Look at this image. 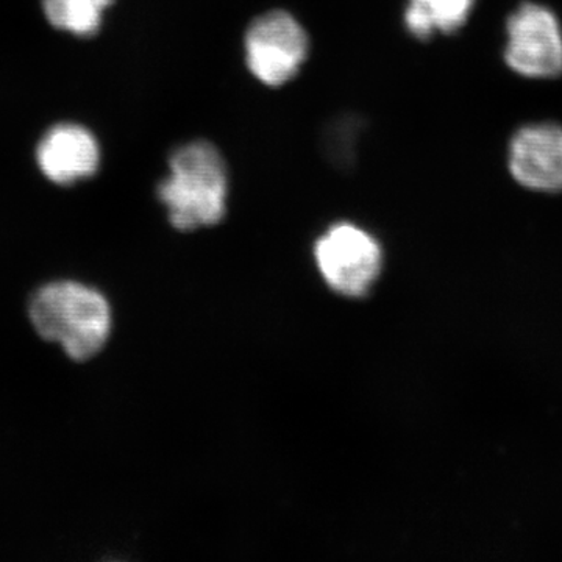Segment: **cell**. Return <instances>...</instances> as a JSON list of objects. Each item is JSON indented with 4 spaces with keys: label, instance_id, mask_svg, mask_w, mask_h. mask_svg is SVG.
Masks as SVG:
<instances>
[{
    "label": "cell",
    "instance_id": "cell-1",
    "mask_svg": "<svg viewBox=\"0 0 562 562\" xmlns=\"http://www.w3.org/2000/svg\"><path fill=\"white\" fill-rule=\"evenodd\" d=\"M27 316L44 341L58 344L72 361L101 353L113 330V308L98 288L72 279L52 280L32 292Z\"/></svg>",
    "mask_w": 562,
    "mask_h": 562
},
{
    "label": "cell",
    "instance_id": "cell-2",
    "mask_svg": "<svg viewBox=\"0 0 562 562\" xmlns=\"http://www.w3.org/2000/svg\"><path fill=\"white\" fill-rule=\"evenodd\" d=\"M227 195V165L209 140H194L173 151L168 179L158 187L169 222L181 232L220 224Z\"/></svg>",
    "mask_w": 562,
    "mask_h": 562
},
{
    "label": "cell",
    "instance_id": "cell-3",
    "mask_svg": "<svg viewBox=\"0 0 562 562\" xmlns=\"http://www.w3.org/2000/svg\"><path fill=\"white\" fill-rule=\"evenodd\" d=\"M247 68L266 87L294 79L310 52V40L290 11L272 10L251 22L244 38Z\"/></svg>",
    "mask_w": 562,
    "mask_h": 562
},
{
    "label": "cell",
    "instance_id": "cell-4",
    "mask_svg": "<svg viewBox=\"0 0 562 562\" xmlns=\"http://www.w3.org/2000/svg\"><path fill=\"white\" fill-rule=\"evenodd\" d=\"M506 66L525 79L550 80L562 76V27L546 5L524 2L506 21Z\"/></svg>",
    "mask_w": 562,
    "mask_h": 562
},
{
    "label": "cell",
    "instance_id": "cell-5",
    "mask_svg": "<svg viewBox=\"0 0 562 562\" xmlns=\"http://www.w3.org/2000/svg\"><path fill=\"white\" fill-rule=\"evenodd\" d=\"M317 268L328 286L346 297L368 294L382 271V247L353 224H336L314 247Z\"/></svg>",
    "mask_w": 562,
    "mask_h": 562
},
{
    "label": "cell",
    "instance_id": "cell-6",
    "mask_svg": "<svg viewBox=\"0 0 562 562\" xmlns=\"http://www.w3.org/2000/svg\"><path fill=\"white\" fill-rule=\"evenodd\" d=\"M509 173L536 192L562 191V127L553 122L524 125L508 147Z\"/></svg>",
    "mask_w": 562,
    "mask_h": 562
},
{
    "label": "cell",
    "instance_id": "cell-7",
    "mask_svg": "<svg viewBox=\"0 0 562 562\" xmlns=\"http://www.w3.org/2000/svg\"><path fill=\"white\" fill-rule=\"evenodd\" d=\"M36 158L47 179L57 184H72L98 171L101 150L87 128L60 124L41 139Z\"/></svg>",
    "mask_w": 562,
    "mask_h": 562
},
{
    "label": "cell",
    "instance_id": "cell-8",
    "mask_svg": "<svg viewBox=\"0 0 562 562\" xmlns=\"http://www.w3.org/2000/svg\"><path fill=\"white\" fill-rule=\"evenodd\" d=\"M476 0H408L405 25L414 38L452 35L464 27Z\"/></svg>",
    "mask_w": 562,
    "mask_h": 562
},
{
    "label": "cell",
    "instance_id": "cell-9",
    "mask_svg": "<svg viewBox=\"0 0 562 562\" xmlns=\"http://www.w3.org/2000/svg\"><path fill=\"white\" fill-rule=\"evenodd\" d=\"M113 0H43L44 14L55 29L79 36L94 35Z\"/></svg>",
    "mask_w": 562,
    "mask_h": 562
}]
</instances>
